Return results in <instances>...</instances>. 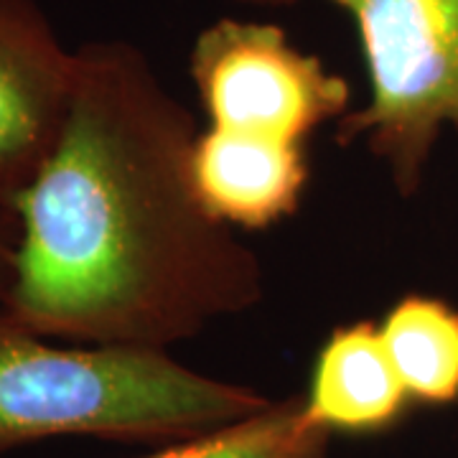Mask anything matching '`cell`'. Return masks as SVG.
Segmentation results:
<instances>
[{
  "label": "cell",
  "mask_w": 458,
  "mask_h": 458,
  "mask_svg": "<svg viewBox=\"0 0 458 458\" xmlns=\"http://www.w3.org/2000/svg\"><path fill=\"white\" fill-rule=\"evenodd\" d=\"M62 131L18 194L21 240L5 309L64 344L161 349L265 298L258 255L197 194V120L148 54L77 47Z\"/></svg>",
  "instance_id": "6da1fadb"
},
{
  "label": "cell",
  "mask_w": 458,
  "mask_h": 458,
  "mask_svg": "<svg viewBox=\"0 0 458 458\" xmlns=\"http://www.w3.org/2000/svg\"><path fill=\"white\" fill-rule=\"evenodd\" d=\"M270 403L252 387L194 372L161 349L62 346L0 311V456L64 436L174 445Z\"/></svg>",
  "instance_id": "7a4b0ae2"
},
{
  "label": "cell",
  "mask_w": 458,
  "mask_h": 458,
  "mask_svg": "<svg viewBox=\"0 0 458 458\" xmlns=\"http://www.w3.org/2000/svg\"><path fill=\"white\" fill-rule=\"evenodd\" d=\"M283 5L298 0H245ZM352 16L369 102L336 123L339 146L364 143L400 197H415L445 125L458 128V0H327Z\"/></svg>",
  "instance_id": "3957f363"
},
{
  "label": "cell",
  "mask_w": 458,
  "mask_h": 458,
  "mask_svg": "<svg viewBox=\"0 0 458 458\" xmlns=\"http://www.w3.org/2000/svg\"><path fill=\"white\" fill-rule=\"evenodd\" d=\"M189 74L214 128L306 146L321 125L349 113L352 84L278 23L219 18L201 29Z\"/></svg>",
  "instance_id": "277c9868"
},
{
  "label": "cell",
  "mask_w": 458,
  "mask_h": 458,
  "mask_svg": "<svg viewBox=\"0 0 458 458\" xmlns=\"http://www.w3.org/2000/svg\"><path fill=\"white\" fill-rule=\"evenodd\" d=\"M77 51L36 0H0V201L16 204L62 131Z\"/></svg>",
  "instance_id": "5b68a950"
},
{
  "label": "cell",
  "mask_w": 458,
  "mask_h": 458,
  "mask_svg": "<svg viewBox=\"0 0 458 458\" xmlns=\"http://www.w3.org/2000/svg\"><path fill=\"white\" fill-rule=\"evenodd\" d=\"M191 176L219 222L265 229L298 212L311 165L306 146L209 125L194 140Z\"/></svg>",
  "instance_id": "8992f818"
},
{
  "label": "cell",
  "mask_w": 458,
  "mask_h": 458,
  "mask_svg": "<svg viewBox=\"0 0 458 458\" xmlns=\"http://www.w3.org/2000/svg\"><path fill=\"white\" fill-rule=\"evenodd\" d=\"M303 400L309 418L331 436L385 433L412 405L372 321L344 324L328 334L313 360Z\"/></svg>",
  "instance_id": "52a82bcc"
},
{
  "label": "cell",
  "mask_w": 458,
  "mask_h": 458,
  "mask_svg": "<svg viewBox=\"0 0 458 458\" xmlns=\"http://www.w3.org/2000/svg\"><path fill=\"white\" fill-rule=\"evenodd\" d=\"M377 327L412 403L433 408L458 403V309L433 295L410 293Z\"/></svg>",
  "instance_id": "ba28073f"
},
{
  "label": "cell",
  "mask_w": 458,
  "mask_h": 458,
  "mask_svg": "<svg viewBox=\"0 0 458 458\" xmlns=\"http://www.w3.org/2000/svg\"><path fill=\"white\" fill-rule=\"evenodd\" d=\"M146 458H331V433L316 426L303 394L273 400L260 412Z\"/></svg>",
  "instance_id": "9c48e42d"
},
{
  "label": "cell",
  "mask_w": 458,
  "mask_h": 458,
  "mask_svg": "<svg viewBox=\"0 0 458 458\" xmlns=\"http://www.w3.org/2000/svg\"><path fill=\"white\" fill-rule=\"evenodd\" d=\"M18 240H21V219H18L16 204L0 201V311L5 309L16 276Z\"/></svg>",
  "instance_id": "30bf717a"
}]
</instances>
